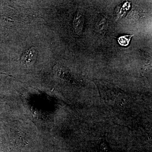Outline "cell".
<instances>
[{
	"label": "cell",
	"instance_id": "6da1fadb",
	"mask_svg": "<svg viewBox=\"0 0 152 152\" xmlns=\"http://www.w3.org/2000/svg\"><path fill=\"white\" fill-rule=\"evenodd\" d=\"M37 56L36 49L31 48L25 52L22 58V61L25 65L29 66L35 63Z\"/></svg>",
	"mask_w": 152,
	"mask_h": 152
},
{
	"label": "cell",
	"instance_id": "7a4b0ae2",
	"mask_svg": "<svg viewBox=\"0 0 152 152\" xmlns=\"http://www.w3.org/2000/svg\"><path fill=\"white\" fill-rule=\"evenodd\" d=\"M84 18L81 12H77L73 21V27L75 31L78 34H80L83 28Z\"/></svg>",
	"mask_w": 152,
	"mask_h": 152
},
{
	"label": "cell",
	"instance_id": "3957f363",
	"mask_svg": "<svg viewBox=\"0 0 152 152\" xmlns=\"http://www.w3.org/2000/svg\"><path fill=\"white\" fill-rule=\"evenodd\" d=\"M134 36V35H131L121 36L118 38V42L121 46H127L129 44L131 39Z\"/></svg>",
	"mask_w": 152,
	"mask_h": 152
},
{
	"label": "cell",
	"instance_id": "277c9868",
	"mask_svg": "<svg viewBox=\"0 0 152 152\" xmlns=\"http://www.w3.org/2000/svg\"><path fill=\"white\" fill-rule=\"evenodd\" d=\"M106 26H107V20L104 18L99 19L96 24V27L99 31H104L105 29Z\"/></svg>",
	"mask_w": 152,
	"mask_h": 152
}]
</instances>
